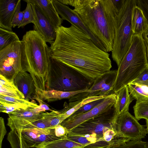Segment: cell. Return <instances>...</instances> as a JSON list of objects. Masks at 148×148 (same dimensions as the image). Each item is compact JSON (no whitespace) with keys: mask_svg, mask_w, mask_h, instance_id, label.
Instances as JSON below:
<instances>
[{"mask_svg":"<svg viewBox=\"0 0 148 148\" xmlns=\"http://www.w3.org/2000/svg\"><path fill=\"white\" fill-rule=\"evenodd\" d=\"M18 133L14 132L8 138V141L10 143L12 148H36L29 146L22 137L21 132Z\"/></svg>","mask_w":148,"mask_h":148,"instance_id":"cell-29","label":"cell"},{"mask_svg":"<svg viewBox=\"0 0 148 148\" xmlns=\"http://www.w3.org/2000/svg\"><path fill=\"white\" fill-rule=\"evenodd\" d=\"M43 116H43L42 118L28 124L23 129L34 128L47 129L51 127Z\"/></svg>","mask_w":148,"mask_h":148,"instance_id":"cell-36","label":"cell"},{"mask_svg":"<svg viewBox=\"0 0 148 148\" xmlns=\"http://www.w3.org/2000/svg\"><path fill=\"white\" fill-rule=\"evenodd\" d=\"M32 99H35L39 103V106L41 108L44 109L45 111L49 110L52 111L53 110L50 109L48 105L45 103L44 101L41 100L38 98L35 95H34L32 98Z\"/></svg>","mask_w":148,"mask_h":148,"instance_id":"cell-42","label":"cell"},{"mask_svg":"<svg viewBox=\"0 0 148 148\" xmlns=\"http://www.w3.org/2000/svg\"><path fill=\"white\" fill-rule=\"evenodd\" d=\"M148 66L145 52L138 47L131 46L118 67L113 92L116 94L121 88L128 86Z\"/></svg>","mask_w":148,"mask_h":148,"instance_id":"cell-7","label":"cell"},{"mask_svg":"<svg viewBox=\"0 0 148 148\" xmlns=\"http://www.w3.org/2000/svg\"><path fill=\"white\" fill-rule=\"evenodd\" d=\"M143 38L148 41V28L146 31L143 34Z\"/></svg>","mask_w":148,"mask_h":148,"instance_id":"cell-44","label":"cell"},{"mask_svg":"<svg viewBox=\"0 0 148 148\" xmlns=\"http://www.w3.org/2000/svg\"><path fill=\"white\" fill-rule=\"evenodd\" d=\"M27 60L24 42H14L0 51V75L10 80L22 71Z\"/></svg>","mask_w":148,"mask_h":148,"instance_id":"cell-8","label":"cell"},{"mask_svg":"<svg viewBox=\"0 0 148 148\" xmlns=\"http://www.w3.org/2000/svg\"><path fill=\"white\" fill-rule=\"evenodd\" d=\"M0 95L20 99H25L23 94L14 84V80H10L0 75Z\"/></svg>","mask_w":148,"mask_h":148,"instance_id":"cell-23","label":"cell"},{"mask_svg":"<svg viewBox=\"0 0 148 148\" xmlns=\"http://www.w3.org/2000/svg\"><path fill=\"white\" fill-rule=\"evenodd\" d=\"M116 101V94L112 93L106 97L101 103L91 110L79 114H73L62 121L60 124L69 132L82 123L111 108L114 106Z\"/></svg>","mask_w":148,"mask_h":148,"instance_id":"cell-10","label":"cell"},{"mask_svg":"<svg viewBox=\"0 0 148 148\" xmlns=\"http://www.w3.org/2000/svg\"><path fill=\"white\" fill-rule=\"evenodd\" d=\"M20 40L15 33L0 28V51L13 42Z\"/></svg>","mask_w":148,"mask_h":148,"instance_id":"cell-27","label":"cell"},{"mask_svg":"<svg viewBox=\"0 0 148 148\" xmlns=\"http://www.w3.org/2000/svg\"><path fill=\"white\" fill-rule=\"evenodd\" d=\"M35 101L31 104L14 103L0 101V112L8 114L16 110L26 109L31 106H37Z\"/></svg>","mask_w":148,"mask_h":148,"instance_id":"cell-26","label":"cell"},{"mask_svg":"<svg viewBox=\"0 0 148 148\" xmlns=\"http://www.w3.org/2000/svg\"><path fill=\"white\" fill-rule=\"evenodd\" d=\"M77 148H82V147H77Z\"/></svg>","mask_w":148,"mask_h":148,"instance_id":"cell-46","label":"cell"},{"mask_svg":"<svg viewBox=\"0 0 148 148\" xmlns=\"http://www.w3.org/2000/svg\"><path fill=\"white\" fill-rule=\"evenodd\" d=\"M117 72V69L110 70L106 72L94 81L88 91L80 92L74 95L69 99V101H79L88 97L99 96V93L101 90L112 81L116 79Z\"/></svg>","mask_w":148,"mask_h":148,"instance_id":"cell-15","label":"cell"},{"mask_svg":"<svg viewBox=\"0 0 148 148\" xmlns=\"http://www.w3.org/2000/svg\"><path fill=\"white\" fill-rule=\"evenodd\" d=\"M37 6L56 30L60 26L63 20L60 17L53 5V0H28Z\"/></svg>","mask_w":148,"mask_h":148,"instance_id":"cell-18","label":"cell"},{"mask_svg":"<svg viewBox=\"0 0 148 148\" xmlns=\"http://www.w3.org/2000/svg\"><path fill=\"white\" fill-rule=\"evenodd\" d=\"M136 3L142 11L148 25V0H136Z\"/></svg>","mask_w":148,"mask_h":148,"instance_id":"cell-38","label":"cell"},{"mask_svg":"<svg viewBox=\"0 0 148 148\" xmlns=\"http://www.w3.org/2000/svg\"><path fill=\"white\" fill-rule=\"evenodd\" d=\"M53 5L58 14L63 20H66L88 35L95 44L101 49L107 52L101 43L88 29L84 24L77 14L66 5L59 2L58 0H53Z\"/></svg>","mask_w":148,"mask_h":148,"instance_id":"cell-12","label":"cell"},{"mask_svg":"<svg viewBox=\"0 0 148 148\" xmlns=\"http://www.w3.org/2000/svg\"><path fill=\"white\" fill-rule=\"evenodd\" d=\"M141 82L148 83V66L145 68L138 77L132 82L138 83Z\"/></svg>","mask_w":148,"mask_h":148,"instance_id":"cell-40","label":"cell"},{"mask_svg":"<svg viewBox=\"0 0 148 148\" xmlns=\"http://www.w3.org/2000/svg\"><path fill=\"white\" fill-rule=\"evenodd\" d=\"M44 117L50 127L61 123V112L60 111L53 110L51 112H44Z\"/></svg>","mask_w":148,"mask_h":148,"instance_id":"cell-31","label":"cell"},{"mask_svg":"<svg viewBox=\"0 0 148 148\" xmlns=\"http://www.w3.org/2000/svg\"><path fill=\"white\" fill-rule=\"evenodd\" d=\"M108 96L88 97L81 101L70 102L69 104L66 102H65L64 108L60 111L61 112V123L86 104L93 101L105 98Z\"/></svg>","mask_w":148,"mask_h":148,"instance_id":"cell-21","label":"cell"},{"mask_svg":"<svg viewBox=\"0 0 148 148\" xmlns=\"http://www.w3.org/2000/svg\"><path fill=\"white\" fill-rule=\"evenodd\" d=\"M146 126H147V133H148V120H146Z\"/></svg>","mask_w":148,"mask_h":148,"instance_id":"cell-45","label":"cell"},{"mask_svg":"<svg viewBox=\"0 0 148 148\" xmlns=\"http://www.w3.org/2000/svg\"><path fill=\"white\" fill-rule=\"evenodd\" d=\"M66 64L51 58L46 89L73 92L89 88L93 82Z\"/></svg>","mask_w":148,"mask_h":148,"instance_id":"cell-5","label":"cell"},{"mask_svg":"<svg viewBox=\"0 0 148 148\" xmlns=\"http://www.w3.org/2000/svg\"><path fill=\"white\" fill-rule=\"evenodd\" d=\"M66 136L69 139L85 146L91 144L86 137L75 134L71 131L68 132Z\"/></svg>","mask_w":148,"mask_h":148,"instance_id":"cell-35","label":"cell"},{"mask_svg":"<svg viewBox=\"0 0 148 148\" xmlns=\"http://www.w3.org/2000/svg\"><path fill=\"white\" fill-rule=\"evenodd\" d=\"M6 133L4 119L1 117L0 118V148H2V141Z\"/></svg>","mask_w":148,"mask_h":148,"instance_id":"cell-41","label":"cell"},{"mask_svg":"<svg viewBox=\"0 0 148 148\" xmlns=\"http://www.w3.org/2000/svg\"><path fill=\"white\" fill-rule=\"evenodd\" d=\"M54 131L56 136L60 138L66 137L67 134L69 132L66 128L60 124L57 125L55 126Z\"/></svg>","mask_w":148,"mask_h":148,"instance_id":"cell-39","label":"cell"},{"mask_svg":"<svg viewBox=\"0 0 148 148\" xmlns=\"http://www.w3.org/2000/svg\"><path fill=\"white\" fill-rule=\"evenodd\" d=\"M136 0H125L117 16L112 57L118 67L128 50L134 33L132 29L133 10Z\"/></svg>","mask_w":148,"mask_h":148,"instance_id":"cell-6","label":"cell"},{"mask_svg":"<svg viewBox=\"0 0 148 148\" xmlns=\"http://www.w3.org/2000/svg\"><path fill=\"white\" fill-rule=\"evenodd\" d=\"M21 0H19L12 19L11 25L12 27H15L17 26L18 28H19L22 23L24 11H21Z\"/></svg>","mask_w":148,"mask_h":148,"instance_id":"cell-33","label":"cell"},{"mask_svg":"<svg viewBox=\"0 0 148 148\" xmlns=\"http://www.w3.org/2000/svg\"><path fill=\"white\" fill-rule=\"evenodd\" d=\"M116 101L114 105V113L117 118L119 115L128 111L129 107L134 99L129 94L128 86L121 88L116 93Z\"/></svg>","mask_w":148,"mask_h":148,"instance_id":"cell-20","label":"cell"},{"mask_svg":"<svg viewBox=\"0 0 148 148\" xmlns=\"http://www.w3.org/2000/svg\"><path fill=\"white\" fill-rule=\"evenodd\" d=\"M45 111L38 105L10 112L7 125L11 130H22L28 124L42 118Z\"/></svg>","mask_w":148,"mask_h":148,"instance_id":"cell-11","label":"cell"},{"mask_svg":"<svg viewBox=\"0 0 148 148\" xmlns=\"http://www.w3.org/2000/svg\"><path fill=\"white\" fill-rule=\"evenodd\" d=\"M148 25L142 10L137 5L133 10L132 29L134 34H143L147 30Z\"/></svg>","mask_w":148,"mask_h":148,"instance_id":"cell-22","label":"cell"},{"mask_svg":"<svg viewBox=\"0 0 148 148\" xmlns=\"http://www.w3.org/2000/svg\"><path fill=\"white\" fill-rule=\"evenodd\" d=\"M116 130L120 136L130 141L141 140L147 134L146 128L128 111L119 115L116 121Z\"/></svg>","mask_w":148,"mask_h":148,"instance_id":"cell-9","label":"cell"},{"mask_svg":"<svg viewBox=\"0 0 148 148\" xmlns=\"http://www.w3.org/2000/svg\"><path fill=\"white\" fill-rule=\"evenodd\" d=\"M55 126L47 129H24L21 131V136L26 143L30 146L32 147L42 143L51 142L62 138L56 136L54 131Z\"/></svg>","mask_w":148,"mask_h":148,"instance_id":"cell-13","label":"cell"},{"mask_svg":"<svg viewBox=\"0 0 148 148\" xmlns=\"http://www.w3.org/2000/svg\"><path fill=\"white\" fill-rule=\"evenodd\" d=\"M127 86L130 94L136 100V102L148 100V84L131 82Z\"/></svg>","mask_w":148,"mask_h":148,"instance_id":"cell-25","label":"cell"},{"mask_svg":"<svg viewBox=\"0 0 148 148\" xmlns=\"http://www.w3.org/2000/svg\"><path fill=\"white\" fill-rule=\"evenodd\" d=\"M85 146L69 139L66 136L53 141L42 143L33 147L36 148H84Z\"/></svg>","mask_w":148,"mask_h":148,"instance_id":"cell-24","label":"cell"},{"mask_svg":"<svg viewBox=\"0 0 148 148\" xmlns=\"http://www.w3.org/2000/svg\"><path fill=\"white\" fill-rule=\"evenodd\" d=\"M135 117L138 121L148 120V100L136 102L133 107Z\"/></svg>","mask_w":148,"mask_h":148,"instance_id":"cell-28","label":"cell"},{"mask_svg":"<svg viewBox=\"0 0 148 148\" xmlns=\"http://www.w3.org/2000/svg\"><path fill=\"white\" fill-rule=\"evenodd\" d=\"M144 39L145 40V44L146 46L147 57V62H148V41L145 38H144Z\"/></svg>","mask_w":148,"mask_h":148,"instance_id":"cell-43","label":"cell"},{"mask_svg":"<svg viewBox=\"0 0 148 148\" xmlns=\"http://www.w3.org/2000/svg\"><path fill=\"white\" fill-rule=\"evenodd\" d=\"M25 44L27 60L22 71L28 72L36 87L46 90L51 57L49 47L35 30L27 31L22 40Z\"/></svg>","mask_w":148,"mask_h":148,"instance_id":"cell-4","label":"cell"},{"mask_svg":"<svg viewBox=\"0 0 148 148\" xmlns=\"http://www.w3.org/2000/svg\"><path fill=\"white\" fill-rule=\"evenodd\" d=\"M23 1L27 3V6L24 10L23 20L19 28L23 27L29 23H33L35 19V14L32 3L28 0Z\"/></svg>","mask_w":148,"mask_h":148,"instance_id":"cell-30","label":"cell"},{"mask_svg":"<svg viewBox=\"0 0 148 148\" xmlns=\"http://www.w3.org/2000/svg\"><path fill=\"white\" fill-rule=\"evenodd\" d=\"M109 148H148V143L141 140L129 141L124 143L112 145Z\"/></svg>","mask_w":148,"mask_h":148,"instance_id":"cell-32","label":"cell"},{"mask_svg":"<svg viewBox=\"0 0 148 148\" xmlns=\"http://www.w3.org/2000/svg\"><path fill=\"white\" fill-rule=\"evenodd\" d=\"M114 105L106 111L82 123L70 131L87 138L91 144L84 148H109L129 140L120 136L116 130L117 119Z\"/></svg>","mask_w":148,"mask_h":148,"instance_id":"cell-3","label":"cell"},{"mask_svg":"<svg viewBox=\"0 0 148 148\" xmlns=\"http://www.w3.org/2000/svg\"><path fill=\"white\" fill-rule=\"evenodd\" d=\"M14 82L27 101L32 99L35 94L36 87L31 76L27 72L22 71L16 75Z\"/></svg>","mask_w":148,"mask_h":148,"instance_id":"cell-17","label":"cell"},{"mask_svg":"<svg viewBox=\"0 0 148 148\" xmlns=\"http://www.w3.org/2000/svg\"><path fill=\"white\" fill-rule=\"evenodd\" d=\"M0 101H5L14 103H23L31 104L35 101L32 100L31 101H27L25 99H20L0 95Z\"/></svg>","mask_w":148,"mask_h":148,"instance_id":"cell-37","label":"cell"},{"mask_svg":"<svg viewBox=\"0 0 148 148\" xmlns=\"http://www.w3.org/2000/svg\"><path fill=\"white\" fill-rule=\"evenodd\" d=\"M105 98L93 101L86 104L73 114H79L86 112L91 110L101 103L104 100Z\"/></svg>","mask_w":148,"mask_h":148,"instance_id":"cell-34","label":"cell"},{"mask_svg":"<svg viewBox=\"0 0 148 148\" xmlns=\"http://www.w3.org/2000/svg\"><path fill=\"white\" fill-rule=\"evenodd\" d=\"M19 0H0V28L12 31V19Z\"/></svg>","mask_w":148,"mask_h":148,"instance_id":"cell-16","label":"cell"},{"mask_svg":"<svg viewBox=\"0 0 148 148\" xmlns=\"http://www.w3.org/2000/svg\"><path fill=\"white\" fill-rule=\"evenodd\" d=\"M69 5L100 40L107 52L113 49L119 11L112 0H71Z\"/></svg>","mask_w":148,"mask_h":148,"instance_id":"cell-2","label":"cell"},{"mask_svg":"<svg viewBox=\"0 0 148 148\" xmlns=\"http://www.w3.org/2000/svg\"><path fill=\"white\" fill-rule=\"evenodd\" d=\"M88 90L89 88H86L81 90L68 92L54 90H44L36 87L35 95L41 100H47L49 102L63 99H69L79 93L87 91Z\"/></svg>","mask_w":148,"mask_h":148,"instance_id":"cell-19","label":"cell"},{"mask_svg":"<svg viewBox=\"0 0 148 148\" xmlns=\"http://www.w3.org/2000/svg\"><path fill=\"white\" fill-rule=\"evenodd\" d=\"M32 4L35 14L33 23L34 30L38 32L46 42L51 45L56 39V30L41 10L36 5Z\"/></svg>","mask_w":148,"mask_h":148,"instance_id":"cell-14","label":"cell"},{"mask_svg":"<svg viewBox=\"0 0 148 148\" xmlns=\"http://www.w3.org/2000/svg\"><path fill=\"white\" fill-rule=\"evenodd\" d=\"M51 58L59 60L94 81L112 67L109 54L100 49L76 27L61 25L49 47Z\"/></svg>","mask_w":148,"mask_h":148,"instance_id":"cell-1","label":"cell"}]
</instances>
